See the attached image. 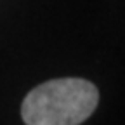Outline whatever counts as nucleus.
Returning a JSON list of instances; mask_svg holds the SVG:
<instances>
[{"instance_id":"obj_1","label":"nucleus","mask_w":125,"mask_h":125,"mask_svg":"<svg viewBox=\"0 0 125 125\" xmlns=\"http://www.w3.org/2000/svg\"><path fill=\"white\" fill-rule=\"evenodd\" d=\"M99 90L83 78H54L28 92L21 104L26 125H80L97 108Z\"/></svg>"}]
</instances>
